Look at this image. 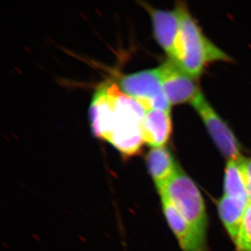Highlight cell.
Returning <instances> with one entry per match:
<instances>
[{
    "label": "cell",
    "mask_w": 251,
    "mask_h": 251,
    "mask_svg": "<svg viewBox=\"0 0 251 251\" xmlns=\"http://www.w3.org/2000/svg\"><path fill=\"white\" fill-rule=\"evenodd\" d=\"M104 87L107 100L100 105L96 115L93 134L111 144L122 156H136L145 144L141 123L148 110L116 84H105Z\"/></svg>",
    "instance_id": "1"
},
{
    "label": "cell",
    "mask_w": 251,
    "mask_h": 251,
    "mask_svg": "<svg viewBox=\"0 0 251 251\" xmlns=\"http://www.w3.org/2000/svg\"><path fill=\"white\" fill-rule=\"evenodd\" d=\"M175 9L179 15V31L174 62L181 69L198 79L211 63L232 61L206 37L184 1H176Z\"/></svg>",
    "instance_id": "2"
},
{
    "label": "cell",
    "mask_w": 251,
    "mask_h": 251,
    "mask_svg": "<svg viewBox=\"0 0 251 251\" xmlns=\"http://www.w3.org/2000/svg\"><path fill=\"white\" fill-rule=\"evenodd\" d=\"M158 191L161 198L172 203L188 224L206 239L208 224L205 204L192 179L181 169Z\"/></svg>",
    "instance_id": "3"
},
{
    "label": "cell",
    "mask_w": 251,
    "mask_h": 251,
    "mask_svg": "<svg viewBox=\"0 0 251 251\" xmlns=\"http://www.w3.org/2000/svg\"><path fill=\"white\" fill-rule=\"evenodd\" d=\"M122 90L146 109L171 112V103L164 91L158 68L124 75L120 81Z\"/></svg>",
    "instance_id": "4"
},
{
    "label": "cell",
    "mask_w": 251,
    "mask_h": 251,
    "mask_svg": "<svg viewBox=\"0 0 251 251\" xmlns=\"http://www.w3.org/2000/svg\"><path fill=\"white\" fill-rule=\"evenodd\" d=\"M221 153L229 160L242 159V146L230 127L207 101L202 93L191 103Z\"/></svg>",
    "instance_id": "5"
},
{
    "label": "cell",
    "mask_w": 251,
    "mask_h": 251,
    "mask_svg": "<svg viewBox=\"0 0 251 251\" xmlns=\"http://www.w3.org/2000/svg\"><path fill=\"white\" fill-rule=\"evenodd\" d=\"M162 85L171 105L192 103L200 94L197 79L185 72L171 59H167L159 67Z\"/></svg>",
    "instance_id": "6"
},
{
    "label": "cell",
    "mask_w": 251,
    "mask_h": 251,
    "mask_svg": "<svg viewBox=\"0 0 251 251\" xmlns=\"http://www.w3.org/2000/svg\"><path fill=\"white\" fill-rule=\"evenodd\" d=\"M146 9L152 22L153 35L168 59L174 62L179 31V17L176 9L173 11L156 9L148 3L140 2Z\"/></svg>",
    "instance_id": "7"
},
{
    "label": "cell",
    "mask_w": 251,
    "mask_h": 251,
    "mask_svg": "<svg viewBox=\"0 0 251 251\" xmlns=\"http://www.w3.org/2000/svg\"><path fill=\"white\" fill-rule=\"evenodd\" d=\"M163 213L183 251H207L205 238L196 232L168 200L161 198Z\"/></svg>",
    "instance_id": "8"
},
{
    "label": "cell",
    "mask_w": 251,
    "mask_h": 251,
    "mask_svg": "<svg viewBox=\"0 0 251 251\" xmlns=\"http://www.w3.org/2000/svg\"><path fill=\"white\" fill-rule=\"evenodd\" d=\"M173 131L171 112L151 109L146 112L141 123L145 143L153 148L165 147L171 139Z\"/></svg>",
    "instance_id": "9"
},
{
    "label": "cell",
    "mask_w": 251,
    "mask_h": 251,
    "mask_svg": "<svg viewBox=\"0 0 251 251\" xmlns=\"http://www.w3.org/2000/svg\"><path fill=\"white\" fill-rule=\"evenodd\" d=\"M147 166L158 191L181 170L171 150L166 147L152 148L147 154Z\"/></svg>",
    "instance_id": "10"
},
{
    "label": "cell",
    "mask_w": 251,
    "mask_h": 251,
    "mask_svg": "<svg viewBox=\"0 0 251 251\" xmlns=\"http://www.w3.org/2000/svg\"><path fill=\"white\" fill-rule=\"evenodd\" d=\"M250 202L224 195L218 202L220 219L234 243L237 240L243 218Z\"/></svg>",
    "instance_id": "11"
},
{
    "label": "cell",
    "mask_w": 251,
    "mask_h": 251,
    "mask_svg": "<svg viewBox=\"0 0 251 251\" xmlns=\"http://www.w3.org/2000/svg\"><path fill=\"white\" fill-rule=\"evenodd\" d=\"M240 161L241 159L227 161L225 169L224 196L250 202Z\"/></svg>",
    "instance_id": "12"
},
{
    "label": "cell",
    "mask_w": 251,
    "mask_h": 251,
    "mask_svg": "<svg viewBox=\"0 0 251 251\" xmlns=\"http://www.w3.org/2000/svg\"><path fill=\"white\" fill-rule=\"evenodd\" d=\"M234 244L239 251H251V202L247 206Z\"/></svg>",
    "instance_id": "13"
},
{
    "label": "cell",
    "mask_w": 251,
    "mask_h": 251,
    "mask_svg": "<svg viewBox=\"0 0 251 251\" xmlns=\"http://www.w3.org/2000/svg\"><path fill=\"white\" fill-rule=\"evenodd\" d=\"M240 162L251 202V156L243 157Z\"/></svg>",
    "instance_id": "14"
}]
</instances>
